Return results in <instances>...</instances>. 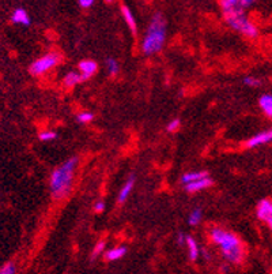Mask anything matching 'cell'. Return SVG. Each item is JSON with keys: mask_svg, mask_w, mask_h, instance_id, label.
Returning <instances> with one entry per match:
<instances>
[{"mask_svg": "<svg viewBox=\"0 0 272 274\" xmlns=\"http://www.w3.org/2000/svg\"><path fill=\"white\" fill-rule=\"evenodd\" d=\"M78 164V157H71L52 172L49 179V188L53 199L60 201L70 194Z\"/></svg>", "mask_w": 272, "mask_h": 274, "instance_id": "cell-1", "label": "cell"}, {"mask_svg": "<svg viewBox=\"0 0 272 274\" xmlns=\"http://www.w3.org/2000/svg\"><path fill=\"white\" fill-rule=\"evenodd\" d=\"M11 19L14 23H18V25H23V26H29L30 25V16L28 14V11L25 8H15L14 13L11 15Z\"/></svg>", "mask_w": 272, "mask_h": 274, "instance_id": "cell-11", "label": "cell"}, {"mask_svg": "<svg viewBox=\"0 0 272 274\" xmlns=\"http://www.w3.org/2000/svg\"><path fill=\"white\" fill-rule=\"evenodd\" d=\"M58 137V134L55 132V131H43V132H40V141H43V142H46V141H53V139H56Z\"/></svg>", "mask_w": 272, "mask_h": 274, "instance_id": "cell-21", "label": "cell"}, {"mask_svg": "<svg viewBox=\"0 0 272 274\" xmlns=\"http://www.w3.org/2000/svg\"><path fill=\"white\" fill-rule=\"evenodd\" d=\"M60 62V56L55 52H50V53H46L41 58L36 59L29 67L30 74L33 77H38V75H43L46 71L52 70L55 65H58V63Z\"/></svg>", "mask_w": 272, "mask_h": 274, "instance_id": "cell-5", "label": "cell"}, {"mask_svg": "<svg viewBox=\"0 0 272 274\" xmlns=\"http://www.w3.org/2000/svg\"><path fill=\"white\" fill-rule=\"evenodd\" d=\"M219 6L222 10L223 18L230 28L242 33L246 37L257 36V28L248 19L245 10L240 6V0H221Z\"/></svg>", "mask_w": 272, "mask_h": 274, "instance_id": "cell-2", "label": "cell"}, {"mask_svg": "<svg viewBox=\"0 0 272 274\" xmlns=\"http://www.w3.org/2000/svg\"><path fill=\"white\" fill-rule=\"evenodd\" d=\"M243 83L248 85V86L255 87L260 85V81H258L257 78H255V77H245V78H243Z\"/></svg>", "mask_w": 272, "mask_h": 274, "instance_id": "cell-24", "label": "cell"}, {"mask_svg": "<svg viewBox=\"0 0 272 274\" xmlns=\"http://www.w3.org/2000/svg\"><path fill=\"white\" fill-rule=\"evenodd\" d=\"M134 184H135V176L134 175H131L128 177V180L125 181V184L122 186V188L120 190V193H119V196H117V202L119 203H124L127 199H128L129 194H131V191H132V188H134Z\"/></svg>", "mask_w": 272, "mask_h": 274, "instance_id": "cell-12", "label": "cell"}, {"mask_svg": "<svg viewBox=\"0 0 272 274\" xmlns=\"http://www.w3.org/2000/svg\"><path fill=\"white\" fill-rule=\"evenodd\" d=\"M180 126H181V122H180V119H173L172 122H169V124H167V131H170V132H173V131L179 130Z\"/></svg>", "mask_w": 272, "mask_h": 274, "instance_id": "cell-25", "label": "cell"}, {"mask_svg": "<svg viewBox=\"0 0 272 274\" xmlns=\"http://www.w3.org/2000/svg\"><path fill=\"white\" fill-rule=\"evenodd\" d=\"M78 4L82 8H90L94 6V0H79Z\"/></svg>", "mask_w": 272, "mask_h": 274, "instance_id": "cell-27", "label": "cell"}, {"mask_svg": "<svg viewBox=\"0 0 272 274\" xmlns=\"http://www.w3.org/2000/svg\"><path fill=\"white\" fill-rule=\"evenodd\" d=\"M256 216L258 220L265 223L272 231V201L271 199H263L260 201L256 209Z\"/></svg>", "mask_w": 272, "mask_h": 274, "instance_id": "cell-6", "label": "cell"}, {"mask_svg": "<svg viewBox=\"0 0 272 274\" xmlns=\"http://www.w3.org/2000/svg\"><path fill=\"white\" fill-rule=\"evenodd\" d=\"M204 177H208V173L206 171H195V172H186L181 176V183L185 186L188 183H192V181L200 180V179H204Z\"/></svg>", "mask_w": 272, "mask_h": 274, "instance_id": "cell-14", "label": "cell"}, {"mask_svg": "<svg viewBox=\"0 0 272 274\" xmlns=\"http://www.w3.org/2000/svg\"><path fill=\"white\" fill-rule=\"evenodd\" d=\"M185 245L186 248H188V257H189V259L191 260L197 259V258H199V254H200V250H199L197 242H196L191 235H186Z\"/></svg>", "mask_w": 272, "mask_h": 274, "instance_id": "cell-13", "label": "cell"}, {"mask_svg": "<svg viewBox=\"0 0 272 274\" xmlns=\"http://www.w3.org/2000/svg\"><path fill=\"white\" fill-rule=\"evenodd\" d=\"M120 10H121L122 18H124V21L127 23L129 30H131L132 33H136V32H137V25H136V19L134 14H132V11H131V8H129L127 4L121 3V4H120Z\"/></svg>", "mask_w": 272, "mask_h": 274, "instance_id": "cell-10", "label": "cell"}, {"mask_svg": "<svg viewBox=\"0 0 272 274\" xmlns=\"http://www.w3.org/2000/svg\"><path fill=\"white\" fill-rule=\"evenodd\" d=\"M255 4V1L253 0H240V6L243 8V10H246L248 7H251Z\"/></svg>", "mask_w": 272, "mask_h": 274, "instance_id": "cell-28", "label": "cell"}, {"mask_svg": "<svg viewBox=\"0 0 272 274\" xmlns=\"http://www.w3.org/2000/svg\"><path fill=\"white\" fill-rule=\"evenodd\" d=\"M166 29L167 22L162 13H155L151 16V21L144 33L142 41V51L147 56H152L164 48L166 41Z\"/></svg>", "mask_w": 272, "mask_h": 274, "instance_id": "cell-3", "label": "cell"}, {"mask_svg": "<svg viewBox=\"0 0 272 274\" xmlns=\"http://www.w3.org/2000/svg\"><path fill=\"white\" fill-rule=\"evenodd\" d=\"M210 186H212V180H211L210 176H208V177H204V179H200V180L192 181V183L185 184V191L191 193V194H195V193H199V191L206 190V188H208Z\"/></svg>", "mask_w": 272, "mask_h": 274, "instance_id": "cell-9", "label": "cell"}, {"mask_svg": "<svg viewBox=\"0 0 272 274\" xmlns=\"http://www.w3.org/2000/svg\"><path fill=\"white\" fill-rule=\"evenodd\" d=\"M104 210H105V202H104V201L95 202V205H94V211H95V213H102Z\"/></svg>", "mask_w": 272, "mask_h": 274, "instance_id": "cell-26", "label": "cell"}, {"mask_svg": "<svg viewBox=\"0 0 272 274\" xmlns=\"http://www.w3.org/2000/svg\"><path fill=\"white\" fill-rule=\"evenodd\" d=\"M106 68H107V72H109L110 75H116V74L119 72V70H120L117 60L113 58L106 59Z\"/></svg>", "mask_w": 272, "mask_h": 274, "instance_id": "cell-19", "label": "cell"}, {"mask_svg": "<svg viewBox=\"0 0 272 274\" xmlns=\"http://www.w3.org/2000/svg\"><path fill=\"white\" fill-rule=\"evenodd\" d=\"M94 119V115L91 112H82L76 116V120L82 124H86V123H90Z\"/></svg>", "mask_w": 272, "mask_h": 274, "instance_id": "cell-22", "label": "cell"}, {"mask_svg": "<svg viewBox=\"0 0 272 274\" xmlns=\"http://www.w3.org/2000/svg\"><path fill=\"white\" fill-rule=\"evenodd\" d=\"M258 105L265 115L272 119V94H263L258 100Z\"/></svg>", "mask_w": 272, "mask_h": 274, "instance_id": "cell-16", "label": "cell"}, {"mask_svg": "<svg viewBox=\"0 0 272 274\" xmlns=\"http://www.w3.org/2000/svg\"><path fill=\"white\" fill-rule=\"evenodd\" d=\"M201 209H199V208H196V209H194L192 211H191V214H189V217H188V224L189 225H192V226H196V225H199L201 221Z\"/></svg>", "mask_w": 272, "mask_h": 274, "instance_id": "cell-18", "label": "cell"}, {"mask_svg": "<svg viewBox=\"0 0 272 274\" xmlns=\"http://www.w3.org/2000/svg\"><path fill=\"white\" fill-rule=\"evenodd\" d=\"M79 74L82 75L83 81L89 80L90 77H93L94 74L98 70V65H97V62L94 60H90V59H86V60H82L79 63Z\"/></svg>", "mask_w": 272, "mask_h": 274, "instance_id": "cell-8", "label": "cell"}, {"mask_svg": "<svg viewBox=\"0 0 272 274\" xmlns=\"http://www.w3.org/2000/svg\"><path fill=\"white\" fill-rule=\"evenodd\" d=\"M185 238L186 235H184V233H179V236H177V243H179L180 245H184L185 244Z\"/></svg>", "mask_w": 272, "mask_h": 274, "instance_id": "cell-29", "label": "cell"}, {"mask_svg": "<svg viewBox=\"0 0 272 274\" xmlns=\"http://www.w3.org/2000/svg\"><path fill=\"white\" fill-rule=\"evenodd\" d=\"M105 247H106V243H105V240H100L97 244L94 245L93 248V253H91V258H97V257H100L101 254L104 253V250H105Z\"/></svg>", "mask_w": 272, "mask_h": 274, "instance_id": "cell-20", "label": "cell"}, {"mask_svg": "<svg viewBox=\"0 0 272 274\" xmlns=\"http://www.w3.org/2000/svg\"><path fill=\"white\" fill-rule=\"evenodd\" d=\"M272 142V129L268 131H263V132H258L256 135H253L251 139L246 141V147L253 149V147H257L261 145L270 144Z\"/></svg>", "mask_w": 272, "mask_h": 274, "instance_id": "cell-7", "label": "cell"}, {"mask_svg": "<svg viewBox=\"0 0 272 274\" xmlns=\"http://www.w3.org/2000/svg\"><path fill=\"white\" fill-rule=\"evenodd\" d=\"M0 274H16V267L14 263H7L3 267H0Z\"/></svg>", "mask_w": 272, "mask_h": 274, "instance_id": "cell-23", "label": "cell"}, {"mask_svg": "<svg viewBox=\"0 0 272 274\" xmlns=\"http://www.w3.org/2000/svg\"><path fill=\"white\" fill-rule=\"evenodd\" d=\"M127 247L125 245H119V247H115V248H110L109 251H106L105 254V258L106 260H117V259H121L122 257L127 254Z\"/></svg>", "mask_w": 272, "mask_h": 274, "instance_id": "cell-15", "label": "cell"}, {"mask_svg": "<svg viewBox=\"0 0 272 274\" xmlns=\"http://www.w3.org/2000/svg\"><path fill=\"white\" fill-rule=\"evenodd\" d=\"M210 238L222 251L225 259L231 263H240L243 258V247L240 239L234 233L222 229L212 228L210 232Z\"/></svg>", "mask_w": 272, "mask_h": 274, "instance_id": "cell-4", "label": "cell"}, {"mask_svg": "<svg viewBox=\"0 0 272 274\" xmlns=\"http://www.w3.org/2000/svg\"><path fill=\"white\" fill-rule=\"evenodd\" d=\"M82 81H83V78H82V75H80L79 72L71 71V72H68V74L65 75L64 80H63V83H64L67 87H74L75 85L80 83Z\"/></svg>", "mask_w": 272, "mask_h": 274, "instance_id": "cell-17", "label": "cell"}]
</instances>
